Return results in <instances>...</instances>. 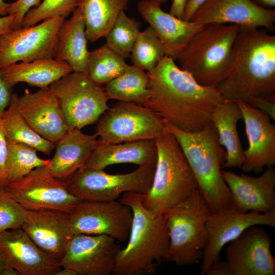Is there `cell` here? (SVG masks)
<instances>
[{"label": "cell", "mask_w": 275, "mask_h": 275, "mask_svg": "<svg viewBox=\"0 0 275 275\" xmlns=\"http://www.w3.org/2000/svg\"><path fill=\"white\" fill-rule=\"evenodd\" d=\"M141 25L140 21L127 16L125 11L121 12L105 37V44L123 59L129 57Z\"/></svg>", "instance_id": "cell-34"}, {"label": "cell", "mask_w": 275, "mask_h": 275, "mask_svg": "<svg viewBox=\"0 0 275 275\" xmlns=\"http://www.w3.org/2000/svg\"><path fill=\"white\" fill-rule=\"evenodd\" d=\"M188 0H173L169 13L183 19L186 5Z\"/></svg>", "instance_id": "cell-43"}, {"label": "cell", "mask_w": 275, "mask_h": 275, "mask_svg": "<svg viewBox=\"0 0 275 275\" xmlns=\"http://www.w3.org/2000/svg\"><path fill=\"white\" fill-rule=\"evenodd\" d=\"M165 56L163 46L154 30L149 26L141 31L130 56L132 65L149 72Z\"/></svg>", "instance_id": "cell-35"}, {"label": "cell", "mask_w": 275, "mask_h": 275, "mask_svg": "<svg viewBox=\"0 0 275 275\" xmlns=\"http://www.w3.org/2000/svg\"><path fill=\"white\" fill-rule=\"evenodd\" d=\"M153 1H155L160 3V4H164V3H167L170 0H153Z\"/></svg>", "instance_id": "cell-50"}, {"label": "cell", "mask_w": 275, "mask_h": 275, "mask_svg": "<svg viewBox=\"0 0 275 275\" xmlns=\"http://www.w3.org/2000/svg\"><path fill=\"white\" fill-rule=\"evenodd\" d=\"M271 241L269 233L258 225L245 229L226 249L228 275H274Z\"/></svg>", "instance_id": "cell-15"}, {"label": "cell", "mask_w": 275, "mask_h": 275, "mask_svg": "<svg viewBox=\"0 0 275 275\" xmlns=\"http://www.w3.org/2000/svg\"><path fill=\"white\" fill-rule=\"evenodd\" d=\"M242 114L248 148L241 167L244 173L260 174L275 164V125L265 114L246 102H237Z\"/></svg>", "instance_id": "cell-18"}, {"label": "cell", "mask_w": 275, "mask_h": 275, "mask_svg": "<svg viewBox=\"0 0 275 275\" xmlns=\"http://www.w3.org/2000/svg\"><path fill=\"white\" fill-rule=\"evenodd\" d=\"M65 19L52 17L0 35V68L18 62L54 58L59 31Z\"/></svg>", "instance_id": "cell-13"}, {"label": "cell", "mask_w": 275, "mask_h": 275, "mask_svg": "<svg viewBox=\"0 0 275 275\" xmlns=\"http://www.w3.org/2000/svg\"><path fill=\"white\" fill-rule=\"evenodd\" d=\"M12 87L5 79L0 68V117L8 107L12 96Z\"/></svg>", "instance_id": "cell-40"}, {"label": "cell", "mask_w": 275, "mask_h": 275, "mask_svg": "<svg viewBox=\"0 0 275 275\" xmlns=\"http://www.w3.org/2000/svg\"></svg>", "instance_id": "cell-51"}, {"label": "cell", "mask_w": 275, "mask_h": 275, "mask_svg": "<svg viewBox=\"0 0 275 275\" xmlns=\"http://www.w3.org/2000/svg\"><path fill=\"white\" fill-rule=\"evenodd\" d=\"M242 114L237 102L224 100L213 109L211 122L214 125L219 141L226 152L223 168H241L244 160L237 130V123Z\"/></svg>", "instance_id": "cell-27"}, {"label": "cell", "mask_w": 275, "mask_h": 275, "mask_svg": "<svg viewBox=\"0 0 275 275\" xmlns=\"http://www.w3.org/2000/svg\"><path fill=\"white\" fill-rule=\"evenodd\" d=\"M161 5L153 0H141L137 4V9L143 19L156 33L166 56L175 61L193 36L205 25L178 18L163 11Z\"/></svg>", "instance_id": "cell-22"}, {"label": "cell", "mask_w": 275, "mask_h": 275, "mask_svg": "<svg viewBox=\"0 0 275 275\" xmlns=\"http://www.w3.org/2000/svg\"><path fill=\"white\" fill-rule=\"evenodd\" d=\"M239 26L209 24L195 34L177 60L200 84L216 87L228 75Z\"/></svg>", "instance_id": "cell-6"}, {"label": "cell", "mask_w": 275, "mask_h": 275, "mask_svg": "<svg viewBox=\"0 0 275 275\" xmlns=\"http://www.w3.org/2000/svg\"><path fill=\"white\" fill-rule=\"evenodd\" d=\"M157 159L154 140L109 143L98 139L84 168L104 170L109 166L122 163L134 164L139 167H155Z\"/></svg>", "instance_id": "cell-24"}, {"label": "cell", "mask_w": 275, "mask_h": 275, "mask_svg": "<svg viewBox=\"0 0 275 275\" xmlns=\"http://www.w3.org/2000/svg\"><path fill=\"white\" fill-rule=\"evenodd\" d=\"M207 0H188L186 5L183 19L190 21L197 10Z\"/></svg>", "instance_id": "cell-42"}, {"label": "cell", "mask_w": 275, "mask_h": 275, "mask_svg": "<svg viewBox=\"0 0 275 275\" xmlns=\"http://www.w3.org/2000/svg\"><path fill=\"white\" fill-rule=\"evenodd\" d=\"M164 122L181 147L211 212L232 205L231 194L222 173L226 152L214 125L211 122L201 130L188 132Z\"/></svg>", "instance_id": "cell-4"}, {"label": "cell", "mask_w": 275, "mask_h": 275, "mask_svg": "<svg viewBox=\"0 0 275 275\" xmlns=\"http://www.w3.org/2000/svg\"><path fill=\"white\" fill-rule=\"evenodd\" d=\"M40 3V0H17L8 3V15L15 16L12 30L22 27V21L25 14L32 7L38 6Z\"/></svg>", "instance_id": "cell-38"}, {"label": "cell", "mask_w": 275, "mask_h": 275, "mask_svg": "<svg viewBox=\"0 0 275 275\" xmlns=\"http://www.w3.org/2000/svg\"><path fill=\"white\" fill-rule=\"evenodd\" d=\"M155 169L139 167L130 173L111 174L104 170L83 168L65 182L69 191L80 201H112L126 192L146 194L151 185Z\"/></svg>", "instance_id": "cell-9"}, {"label": "cell", "mask_w": 275, "mask_h": 275, "mask_svg": "<svg viewBox=\"0 0 275 275\" xmlns=\"http://www.w3.org/2000/svg\"><path fill=\"white\" fill-rule=\"evenodd\" d=\"M253 225L275 226V210L268 213H242L232 205L211 212L206 222L207 240L200 274L207 275L210 267L220 260L223 248Z\"/></svg>", "instance_id": "cell-14"}, {"label": "cell", "mask_w": 275, "mask_h": 275, "mask_svg": "<svg viewBox=\"0 0 275 275\" xmlns=\"http://www.w3.org/2000/svg\"><path fill=\"white\" fill-rule=\"evenodd\" d=\"M15 16L7 15L0 17V35L12 30Z\"/></svg>", "instance_id": "cell-44"}, {"label": "cell", "mask_w": 275, "mask_h": 275, "mask_svg": "<svg viewBox=\"0 0 275 275\" xmlns=\"http://www.w3.org/2000/svg\"><path fill=\"white\" fill-rule=\"evenodd\" d=\"M154 141L157 162L143 204L148 209L161 213L186 200L198 185L181 147L167 126Z\"/></svg>", "instance_id": "cell-5"}, {"label": "cell", "mask_w": 275, "mask_h": 275, "mask_svg": "<svg viewBox=\"0 0 275 275\" xmlns=\"http://www.w3.org/2000/svg\"><path fill=\"white\" fill-rule=\"evenodd\" d=\"M144 198V194L129 191L119 200L130 208L132 220L128 242L118 251L113 274H153L165 261L169 244L166 213L146 208Z\"/></svg>", "instance_id": "cell-3"}, {"label": "cell", "mask_w": 275, "mask_h": 275, "mask_svg": "<svg viewBox=\"0 0 275 275\" xmlns=\"http://www.w3.org/2000/svg\"><path fill=\"white\" fill-rule=\"evenodd\" d=\"M2 70L5 79L12 87L22 82L40 89L49 87L73 72L68 64L54 58L16 63L3 67Z\"/></svg>", "instance_id": "cell-28"}, {"label": "cell", "mask_w": 275, "mask_h": 275, "mask_svg": "<svg viewBox=\"0 0 275 275\" xmlns=\"http://www.w3.org/2000/svg\"><path fill=\"white\" fill-rule=\"evenodd\" d=\"M65 214L71 235H105L120 242L128 237L132 220L130 208L116 200L80 201Z\"/></svg>", "instance_id": "cell-12"}, {"label": "cell", "mask_w": 275, "mask_h": 275, "mask_svg": "<svg viewBox=\"0 0 275 275\" xmlns=\"http://www.w3.org/2000/svg\"><path fill=\"white\" fill-rule=\"evenodd\" d=\"M234 207L239 212L268 213L275 210V169L268 167L258 177L222 170Z\"/></svg>", "instance_id": "cell-21"}, {"label": "cell", "mask_w": 275, "mask_h": 275, "mask_svg": "<svg viewBox=\"0 0 275 275\" xmlns=\"http://www.w3.org/2000/svg\"><path fill=\"white\" fill-rule=\"evenodd\" d=\"M78 0H43L30 9L24 17L22 26L28 27L52 17L65 19L77 8Z\"/></svg>", "instance_id": "cell-36"}, {"label": "cell", "mask_w": 275, "mask_h": 275, "mask_svg": "<svg viewBox=\"0 0 275 275\" xmlns=\"http://www.w3.org/2000/svg\"><path fill=\"white\" fill-rule=\"evenodd\" d=\"M25 210L3 187H0V232L21 228Z\"/></svg>", "instance_id": "cell-37"}, {"label": "cell", "mask_w": 275, "mask_h": 275, "mask_svg": "<svg viewBox=\"0 0 275 275\" xmlns=\"http://www.w3.org/2000/svg\"><path fill=\"white\" fill-rule=\"evenodd\" d=\"M128 65L124 59L104 44L89 51L86 74L95 84L105 85L121 75Z\"/></svg>", "instance_id": "cell-32"}, {"label": "cell", "mask_w": 275, "mask_h": 275, "mask_svg": "<svg viewBox=\"0 0 275 275\" xmlns=\"http://www.w3.org/2000/svg\"><path fill=\"white\" fill-rule=\"evenodd\" d=\"M166 127L164 121L139 104L118 101L96 122L99 140L109 143L154 140Z\"/></svg>", "instance_id": "cell-10"}, {"label": "cell", "mask_w": 275, "mask_h": 275, "mask_svg": "<svg viewBox=\"0 0 275 275\" xmlns=\"http://www.w3.org/2000/svg\"><path fill=\"white\" fill-rule=\"evenodd\" d=\"M190 21L203 25L235 24L248 28L275 30V10L261 7L251 0H207Z\"/></svg>", "instance_id": "cell-17"}, {"label": "cell", "mask_w": 275, "mask_h": 275, "mask_svg": "<svg viewBox=\"0 0 275 275\" xmlns=\"http://www.w3.org/2000/svg\"><path fill=\"white\" fill-rule=\"evenodd\" d=\"M199 190L165 211L169 244L165 261L179 266L201 261L206 243V222L211 213Z\"/></svg>", "instance_id": "cell-7"}, {"label": "cell", "mask_w": 275, "mask_h": 275, "mask_svg": "<svg viewBox=\"0 0 275 275\" xmlns=\"http://www.w3.org/2000/svg\"><path fill=\"white\" fill-rule=\"evenodd\" d=\"M97 137L96 133L89 135L79 129H69L57 142L55 153L48 166L51 174L65 181L84 168L97 144Z\"/></svg>", "instance_id": "cell-25"}, {"label": "cell", "mask_w": 275, "mask_h": 275, "mask_svg": "<svg viewBox=\"0 0 275 275\" xmlns=\"http://www.w3.org/2000/svg\"><path fill=\"white\" fill-rule=\"evenodd\" d=\"M216 88L224 100L249 103L275 98V36L239 26L229 73Z\"/></svg>", "instance_id": "cell-2"}, {"label": "cell", "mask_w": 275, "mask_h": 275, "mask_svg": "<svg viewBox=\"0 0 275 275\" xmlns=\"http://www.w3.org/2000/svg\"><path fill=\"white\" fill-rule=\"evenodd\" d=\"M8 3L4 0H0V16H4L8 15Z\"/></svg>", "instance_id": "cell-47"}, {"label": "cell", "mask_w": 275, "mask_h": 275, "mask_svg": "<svg viewBox=\"0 0 275 275\" xmlns=\"http://www.w3.org/2000/svg\"><path fill=\"white\" fill-rule=\"evenodd\" d=\"M49 165L35 168L4 188L25 209L52 210L68 213L80 201L66 182L53 176Z\"/></svg>", "instance_id": "cell-11"}, {"label": "cell", "mask_w": 275, "mask_h": 275, "mask_svg": "<svg viewBox=\"0 0 275 275\" xmlns=\"http://www.w3.org/2000/svg\"><path fill=\"white\" fill-rule=\"evenodd\" d=\"M108 99L132 102L142 105L150 94L147 72L133 65L104 88Z\"/></svg>", "instance_id": "cell-31"}, {"label": "cell", "mask_w": 275, "mask_h": 275, "mask_svg": "<svg viewBox=\"0 0 275 275\" xmlns=\"http://www.w3.org/2000/svg\"><path fill=\"white\" fill-rule=\"evenodd\" d=\"M120 246L105 235H72L59 260L62 267L81 275H111Z\"/></svg>", "instance_id": "cell-16"}, {"label": "cell", "mask_w": 275, "mask_h": 275, "mask_svg": "<svg viewBox=\"0 0 275 275\" xmlns=\"http://www.w3.org/2000/svg\"><path fill=\"white\" fill-rule=\"evenodd\" d=\"M248 104L267 115L271 120H275V98L255 99Z\"/></svg>", "instance_id": "cell-41"}, {"label": "cell", "mask_w": 275, "mask_h": 275, "mask_svg": "<svg viewBox=\"0 0 275 275\" xmlns=\"http://www.w3.org/2000/svg\"><path fill=\"white\" fill-rule=\"evenodd\" d=\"M7 265L5 261L3 258L0 255V275H2L5 268L7 267Z\"/></svg>", "instance_id": "cell-49"}, {"label": "cell", "mask_w": 275, "mask_h": 275, "mask_svg": "<svg viewBox=\"0 0 275 275\" xmlns=\"http://www.w3.org/2000/svg\"><path fill=\"white\" fill-rule=\"evenodd\" d=\"M256 5L266 9H273L275 7V0H251Z\"/></svg>", "instance_id": "cell-45"}, {"label": "cell", "mask_w": 275, "mask_h": 275, "mask_svg": "<svg viewBox=\"0 0 275 275\" xmlns=\"http://www.w3.org/2000/svg\"><path fill=\"white\" fill-rule=\"evenodd\" d=\"M130 0H78L87 40L94 42L105 37L118 15L125 11Z\"/></svg>", "instance_id": "cell-29"}, {"label": "cell", "mask_w": 275, "mask_h": 275, "mask_svg": "<svg viewBox=\"0 0 275 275\" xmlns=\"http://www.w3.org/2000/svg\"><path fill=\"white\" fill-rule=\"evenodd\" d=\"M61 268L54 275H78L75 270L71 268L63 267Z\"/></svg>", "instance_id": "cell-46"}, {"label": "cell", "mask_w": 275, "mask_h": 275, "mask_svg": "<svg viewBox=\"0 0 275 275\" xmlns=\"http://www.w3.org/2000/svg\"><path fill=\"white\" fill-rule=\"evenodd\" d=\"M87 40L85 22L76 8L60 28L54 59L68 64L73 72L86 74L89 52Z\"/></svg>", "instance_id": "cell-26"}, {"label": "cell", "mask_w": 275, "mask_h": 275, "mask_svg": "<svg viewBox=\"0 0 275 275\" xmlns=\"http://www.w3.org/2000/svg\"><path fill=\"white\" fill-rule=\"evenodd\" d=\"M49 88L58 100L69 129H81L96 123L109 108L104 88L85 73L72 72Z\"/></svg>", "instance_id": "cell-8"}, {"label": "cell", "mask_w": 275, "mask_h": 275, "mask_svg": "<svg viewBox=\"0 0 275 275\" xmlns=\"http://www.w3.org/2000/svg\"><path fill=\"white\" fill-rule=\"evenodd\" d=\"M8 147L5 186L19 180L37 167L49 164L50 160L40 158L37 151L29 145L8 141Z\"/></svg>", "instance_id": "cell-33"}, {"label": "cell", "mask_w": 275, "mask_h": 275, "mask_svg": "<svg viewBox=\"0 0 275 275\" xmlns=\"http://www.w3.org/2000/svg\"><path fill=\"white\" fill-rule=\"evenodd\" d=\"M16 93H13L10 102L1 116L8 141L29 145L37 151L49 155L55 143L37 133L25 120L18 111Z\"/></svg>", "instance_id": "cell-30"}, {"label": "cell", "mask_w": 275, "mask_h": 275, "mask_svg": "<svg viewBox=\"0 0 275 275\" xmlns=\"http://www.w3.org/2000/svg\"><path fill=\"white\" fill-rule=\"evenodd\" d=\"M21 116L37 133L54 143L69 129L58 100L49 87L32 92L26 89L17 97Z\"/></svg>", "instance_id": "cell-20"}, {"label": "cell", "mask_w": 275, "mask_h": 275, "mask_svg": "<svg viewBox=\"0 0 275 275\" xmlns=\"http://www.w3.org/2000/svg\"><path fill=\"white\" fill-rule=\"evenodd\" d=\"M2 275H20V274L16 269L7 265Z\"/></svg>", "instance_id": "cell-48"}, {"label": "cell", "mask_w": 275, "mask_h": 275, "mask_svg": "<svg viewBox=\"0 0 275 275\" xmlns=\"http://www.w3.org/2000/svg\"><path fill=\"white\" fill-rule=\"evenodd\" d=\"M147 73L150 94L142 105L182 130L204 128L211 122L213 109L224 100L216 87L200 84L167 56Z\"/></svg>", "instance_id": "cell-1"}, {"label": "cell", "mask_w": 275, "mask_h": 275, "mask_svg": "<svg viewBox=\"0 0 275 275\" xmlns=\"http://www.w3.org/2000/svg\"><path fill=\"white\" fill-rule=\"evenodd\" d=\"M65 214L52 210H26L21 228L41 250L60 260L72 236Z\"/></svg>", "instance_id": "cell-23"}, {"label": "cell", "mask_w": 275, "mask_h": 275, "mask_svg": "<svg viewBox=\"0 0 275 275\" xmlns=\"http://www.w3.org/2000/svg\"><path fill=\"white\" fill-rule=\"evenodd\" d=\"M8 151V141L0 117V187H4L6 183Z\"/></svg>", "instance_id": "cell-39"}, {"label": "cell", "mask_w": 275, "mask_h": 275, "mask_svg": "<svg viewBox=\"0 0 275 275\" xmlns=\"http://www.w3.org/2000/svg\"><path fill=\"white\" fill-rule=\"evenodd\" d=\"M0 255L20 275H54L59 260L41 250L21 228L0 232Z\"/></svg>", "instance_id": "cell-19"}]
</instances>
